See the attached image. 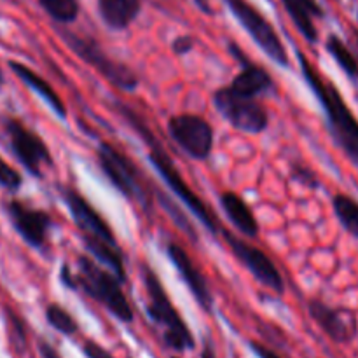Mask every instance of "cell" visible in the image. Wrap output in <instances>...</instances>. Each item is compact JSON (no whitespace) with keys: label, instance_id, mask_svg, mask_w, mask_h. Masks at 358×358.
Instances as JSON below:
<instances>
[{"label":"cell","instance_id":"3957f363","mask_svg":"<svg viewBox=\"0 0 358 358\" xmlns=\"http://www.w3.org/2000/svg\"><path fill=\"white\" fill-rule=\"evenodd\" d=\"M79 271L72 273L69 264H63L59 269V280L65 287L72 290H83L86 296L107 308L119 322L131 324L133 310L122 292L121 280L110 273L108 269L101 268L94 259L80 257Z\"/></svg>","mask_w":358,"mask_h":358},{"label":"cell","instance_id":"603a6c76","mask_svg":"<svg viewBox=\"0 0 358 358\" xmlns=\"http://www.w3.org/2000/svg\"><path fill=\"white\" fill-rule=\"evenodd\" d=\"M325 49L350 79L358 80V59L352 49L343 42V38H339L336 34H331L325 41Z\"/></svg>","mask_w":358,"mask_h":358},{"label":"cell","instance_id":"e0dca14e","mask_svg":"<svg viewBox=\"0 0 358 358\" xmlns=\"http://www.w3.org/2000/svg\"><path fill=\"white\" fill-rule=\"evenodd\" d=\"M9 69L13 70L14 76L21 80L27 87H30L59 119L65 121L69 112H66L65 103H63L62 96L58 94V91L49 84V80L45 77H42L41 73H37L35 70H31L30 66H27L24 63L20 62H9Z\"/></svg>","mask_w":358,"mask_h":358},{"label":"cell","instance_id":"44dd1931","mask_svg":"<svg viewBox=\"0 0 358 358\" xmlns=\"http://www.w3.org/2000/svg\"><path fill=\"white\" fill-rule=\"evenodd\" d=\"M80 238H83L84 247H86V250L90 252L91 257H93L98 264L103 266L105 269L114 273L121 282H124L126 268H124V261H122L121 252H119L117 248V243H108V241L90 236V234H80Z\"/></svg>","mask_w":358,"mask_h":358},{"label":"cell","instance_id":"d4e9b609","mask_svg":"<svg viewBox=\"0 0 358 358\" xmlns=\"http://www.w3.org/2000/svg\"><path fill=\"white\" fill-rule=\"evenodd\" d=\"M45 320H48V324L55 331H58L63 336H73L79 331V325H77L76 318L69 311L63 310L59 304L52 303L45 308Z\"/></svg>","mask_w":358,"mask_h":358},{"label":"cell","instance_id":"8fae6325","mask_svg":"<svg viewBox=\"0 0 358 358\" xmlns=\"http://www.w3.org/2000/svg\"><path fill=\"white\" fill-rule=\"evenodd\" d=\"M222 236L224 240H226V243L229 245L234 257L250 271V275L254 276L259 283L268 287V289L273 290L275 294L285 292V283H283L282 273H280V269L276 268L273 259L269 257L264 250L247 243V241L234 236L233 233H229V231L226 229L222 231Z\"/></svg>","mask_w":358,"mask_h":358},{"label":"cell","instance_id":"d590c367","mask_svg":"<svg viewBox=\"0 0 358 358\" xmlns=\"http://www.w3.org/2000/svg\"><path fill=\"white\" fill-rule=\"evenodd\" d=\"M173 358H177V357H173Z\"/></svg>","mask_w":358,"mask_h":358},{"label":"cell","instance_id":"7c38bea8","mask_svg":"<svg viewBox=\"0 0 358 358\" xmlns=\"http://www.w3.org/2000/svg\"><path fill=\"white\" fill-rule=\"evenodd\" d=\"M6 213L24 243L37 250L45 247L49 231L52 227V219L48 212L31 208L17 199H10L6 203Z\"/></svg>","mask_w":358,"mask_h":358},{"label":"cell","instance_id":"4fadbf2b","mask_svg":"<svg viewBox=\"0 0 358 358\" xmlns=\"http://www.w3.org/2000/svg\"><path fill=\"white\" fill-rule=\"evenodd\" d=\"M59 192H62L63 201H65L66 208H69L70 215H72L73 222L77 224L80 233L100 238V240L108 241V243H117L114 231L108 226L107 220L98 213V210L80 192H77L72 187H62Z\"/></svg>","mask_w":358,"mask_h":358},{"label":"cell","instance_id":"e575fe53","mask_svg":"<svg viewBox=\"0 0 358 358\" xmlns=\"http://www.w3.org/2000/svg\"><path fill=\"white\" fill-rule=\"evenodd\" d=\"M357 44H358V34H357Z\"/></svg>","mask_w":358,"mask_h":358},{"label":"cell","instance_id":"d6986e66","mask_svg":"<svg viewBox=\"0 0 358 358\" xmlns=\"http://www.w3.org/2000/svg\"><path fill=\"white\" fill-rule=\"evenodd\" d=\"M282 3L299 34L310 44H317L318 28L315 24V17H324L320 3L317 0H282Z\"/></svg>","mask_w":358,"mask_h":358},{"label":"cell","instance_id":"ba28073f","mask_svg":"<svg viewBox=\"0 0 358 358\" xmlns=\"http://www.w3.org/2000/svg\"><path fill=\"white\" fill-rule=\"evenodd\" d=\"M213 105L217 112L229 122L233 128L248 135H261L269 126V112L257 98H247L236 94L224 86L213 93Z\"/></svg>","mask_w":358,"mask_h":358},{"label":"cell","instance_id":"9c48e42d","mask_svg":"<svg viewBox=\"0 0 358 358\" xmlns=\"http://www.w3.org/2000/svg\"><path fill=\"white\" fill-rule=\"evenodd\" d=\"M168 135L191 159H208L213 150V126L198 114H178L168 121Z\"/></svg>","mask_w":358,"mask_h":358},{"label":"cell","instance_id":"f1b7e54d","mask_svg":"<svg viewBox=\"0 0 358 358\" xmlns=\"http://www.w3.org/2000/svg\"><path fill=\"white\" fill-rule=\"evenodd\" d=\"M192 48H194V37H191V35H180L171 44V49L177 56L187 55V52L192 51Z\"/></svg>","mask_w":358,"mask_h":358},{"label":"cell","instance_id":"5bb4252c","mask_svg":"<svg viewBox=\"0 0 358 358\" xmlns=\"http://www.w3.org/2000/svg\"><path fill=\"white\" fill-rule=\"evenodd\" d=\"M308 311L315 324L334 343L345 345V343L353 341L357 336V318L350 311L329 306L320 299H311L308 304Z\"/></svg>","mask_w":358,"mask_h":358},{"label":"cell","instance_id":"6da1fadb","mask_svg":"<svg viewBox=\"0 0 358 358\" xmlns=\"http://www.w3.org/2000/svg\"><path fill=\"white\" fill-rule=\"evenodd\" d=\"M115 107H117L119 114L129 122V126H131V128L135 129L143 140H145V143L150 149L149 150L150 164H152L154 170L161 175V178H163L164 184L170 187V191L173 192V194L177 196V198L180 199V201L184 203L192 213H194L196 219H198L199 222L210 231V233L213 234L219 233V224H217L215 215L210 212V208L203 203V199L199 198L191 187H189V184L184 180L180 171L177 170V166H175V163L171 161V157L168 156V154L163 150V147L159 145V142H157L154 133L149 129V126L145 124V121H143L135 110H131L128 105L115 103Z\"/></svg>","mask_w":358,"mask_h":358},{"label":"cell","instance_id":"ac0fdd59","mask_svg":"<svg viewBox=\"0 0 358 358\" xmlns=\"http://www.w3.org/2000/svg\"><path fill=\"white\" fill-rule=\"evenodd\" d=\"M219 203L229 222L245 236L255 238L259 234V222L252 206L234 191H224L219 194Z\"/></svg>","mask_w":358,"mask_h":358},{"label":"cell","instance_id":"52a82bcc","mask_svg":"<svg viewBox=\"0 0 358 358\" xmlns=\"http://www.w3.org/2000/svg\"><path fill=\"white\" fill-rule=\"evenodd\" d=\"M96 157L105 177L124 198L140 203L143 208H149L150 198L143 180L140 178V171L124 154L119 152L112 143L100 142Z\"/></svg>","mask_w":358,"mask_h":358},{"label":"cell","instance_id":"4316f807","mask_svg":"<svg viewBox=\"0 0 358 358\" xmlns=\"http://www.w3.org/2000/svg\"><path fill=\"white\" fill-rule=\"evenodd\" d=\"M290 178L296 182H299L301 185H304V187H308V189L320 187V180H318V177L315 175V171L303 163L290 164Z\"/></svg>","mask_w":358,"mask_h":358},{"label":"cell","instance_id":"9a60e30c","mask_svg":"<svg viewBox=\"0 0 358 358\" xmlns=\"http://www.w3.org/2000/svg\"><path fill=\"white\" fill-rule=\"evenodd\" d=\"M164 248H166V255L170 257V261L173 262L175 269H177L178 275L182 276V280H184V283L187 285V289L191 290L194 299L198 301L199 306L206 311L212 310L213 297L212 292H210L208 282H206V278L203 276V273L199 271L196 262L191 259V255H189L180 245L173 243V241H168Z\"/></svg>","mask_w":358,"mask_h":358},{"label":"cell","instance_id":"1f68e13d","mask_svg":"<svg viewBox=\"0 0 358 358\" xmlns=\"http://www.w3.org/2000/svg\"><path fill=\"white\" fill-rule=\"evenodd\" d=\"M194 2H196V6H198L199 9L203 10V13H206V14H213L212 6H210V0H194Z\"/></svg>","mask_w":358,"mask_h":358},{"label":"cell","instance_id":"277c9868","mask_svg":"<svg viewBox=\"0 0 358 358\" xmlns=\"http://www.w3.org/2000/svg\"><path fill=\"white\" fill-rule=\"evenodd\" d=\"M142 280L143 285H145L147 297H149L147 315L154 324L159 325L164 331V345L175 352H185V350L194 348V338H192L187 324L182 320L178 311L175 310L163 283L150 266L142 264Z\"/></svg>","mask_w":358,"mask_h":358},{"label":"cell","instance_id":"2e32d148","mask_svg":"<svg viewBox=\"0 0 358 358\" xmlns=\"http://www.w3.org/2000/svg\"><path fill=\"white\" fill-rule=\"evenodd\" d=\"M231 51H233V56H236L243 63L240 72L233 77L231 84L227 86L231 91L247 98L266 96V94H271L275 91V80L268 70L262 69L257 63L248 62L243 52L238 49V45L231 44Z\"/></svg>","mask_w":358,"mask_h":358},{"label":"cell","instance_id":"5b68a950","mask_svg":"<svg viewBox=\"0 0 358 358\" xmlns=\"http://www.w3.org/2000/svg\"><path fill=\"white\" fill-rule=\"evenodd\" d=\"M58 31L62 35L63 42L72 49L77 58L87 63L91 69L96 70L103 79L114 84L115 87H119L122 91H135L138 87V77H136V73L128 65H124V63L117 62L110 55H107L105 49L96 41L76 34V31L66 30V28H59Z\"/></svg>","mask_w":358,"mask_h":358},{"label":"cell","instance_id":"ffe728a7","mask_svg":"<svg viewBox=\"0 0 358 358\" xmlns=\"http://www.w3.org/2000/svg\"><path fill=\"white\" fill-rule=\"evenodd\" d=\"M142 10V0H98V13L105 27L122 31L131 27Z\"/></svg>","mask_w":358,"mask_h":358},{"label":"cell","instance_id":"8992f818","mask_svg":"<svg viewBox=\"0 0 358 358\" xmlns=\"http://www.w3.org/2000/svg\"><path fill=\"white\" fill-rule=\"evenodd\" d=\"M227 7L231 9L233 16L240 21L243 30L252 37V41L262 49L266 56L276 65L287 66L290 65L289 52H287L285 44L282 42L280 35L264 17V14L259 13L257 7L252 6L247 0H226Z\"/></svg>","mask_w":358,"mask_h":358},{"label":"cell","instance_id":"7a4b0ae2","mask_svg":"<svg viewBox=\"0 0 358 358\" xmlns=\"http://www.w3.org/2000/svg\"><path fill=\"white\" fill-rule=\"evenodd\" d=\"M297 59H299L304 80L311 87L327 115L332 136L345 150L346 156L358 166V119L345 101L341 91L331 80L325 79L301 51H297Z\"/></svg>","mask_w":358,"mask_h":358},{"label":"cell","instance_id":"83f0119b","mask_svg":"<svg viewBox=\"0 0 358 358\" xmlns=\"http://www.w3.org/2000/svg\"><path fill=\"white\" fill-rule=\"evenodd\" d=\"M83 352L84 355H86V358H114V355H112L108 350H105L103 346H100L98 343L90 341V339L84 341Z\"/></svg>","mask_w":358,"mask_h":358},{"label":"cell","instance_id":"484cf974","mask_svg":"<svg viewBox=\"0 0 358 358\" xmlns=\"http://www.w3.org/2000/svg\"><path fill=\"white\" fill-rule=\"evenodd\" d=\"M23 185V177L14 166H10L2 156H0V187L9 192H17Z\"/></svg>","mask_w":358,"mask_h":358},{"label":"cell","instance_id":"7402d4cb","mask_svg":"<svg viewBox=\"0 0 358 358\" xmlns=\"http://www.w3.org/2000/svg\"><path fill=\"white\" fill-rule=\"evenodd\" d=\"M332 210L343 229L358 240V201L345 192H338L332 198Z\"/></svg>","mask_w":358,"mask_h":358},{"label":"cell","instance_id":"836d02e7","mask_svg":"<svg viewBox=\"0 0 358 358\" xmlns=\"http://www.w3.org/2000/svg\"><path fill=\"white\" fill-rule=\"evenodd\" d=\"M3 86V73H2V69H0V87Z\"/></svg>","mask_w":358,"mask_h":358},{"label":"cell","instance_id":"cb8c5ba5","mask_svg":"<svg viewBox=\"0 0 358 358\" xmlns=\"http://www.w3.org/2000/svg\"><path fill=\"white\" fill-rule=\"evenodd\" d=\"M37 3L52 21L63 27L73 23L80 14L79 0H37Z\"/></svg>","mask_w":358,"mask_h":358},{"label":"cell","instance_id":"4dcf8cb0","mask_svg":"<svg viewBox=\"0 0 358 358\" xmlns=\"http://www.w3.org/2000/svg\"><path fill=\"white\" fill-rule=\"evenodd\" d=\"M41 355H42V358H62L59 357V353L56 352L51 345H48L45 341L41 343Z\"/></svg>","mask_w":358,"mask_h":358},{"label":"cell","instance_id":"d6a6232c","mask_svg":"<svg viewBox=\"0 0 358 358\" xmlns=\"http://www.w3.org/2000/svg\"><path fill=\"white\" fill-rule=\"evenodd\" d=\"M201 358H217L212 345H205V348H203V353H201Z\"/></svg>","mask_w":358,"mask_h":358},{"label":"cell","instance_id":"30bf717a","mask_svg":"<svg viewBox=\"0 0 358 358\" xmlns=\"http://www.w3.org/2000/svg\"><path fill=\"white\" fill-rule=\"evenodd\" d=\"M3 128H6V135L7 140H9L10 150L17 157V161L23 164L24 170L35 178L44 177V171L42 170L51 166L52 156L48 143L42 140V136L31 131L20 119L14 117L6 119Z\"/></svg>","mask_w":358,"mask_h":358},{"label":"cell","instance_id":"f546056e","mask_svg":"<svg viewBox=\"0 0 358 358\" xmlns=\"http://www.w3.org/2000/svg\"><path fill=\"white\" fill-rule=\"evenodd\" d=\"M250 348L254 350V353L257 355L259 358H280L278 355H276L275 352H271L269 348H266L264 345H261V343H255L252 341L250 343Z\"/></svg>","mask_w":358,"mask_h":358}]
</instances>
